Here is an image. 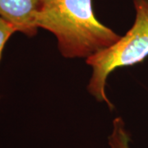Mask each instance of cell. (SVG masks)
I'll return each instance as SVG.
<instances>
[{
  "label": "cell",
  "instance_id": "6da1fadb",
  "mask_svg": "<svg viewBox=\"0 0 148 148\" xmlns=\"http://www.w3.org/2000/svg\"><path fill=\"white\" fill-rule=\"evenodd\" d=\"M37 25L53 34L65 58H86L120 38L95 15L92 0H43Z\"/></svg>",
  "mask_w": 148,
  "mask_h": 148
},
{
  "label": "cell",
  "instance_id": "7a4b0ae2",
  "mask_svg": "<svg viewBox=\"0 0 148 148\" xmlns=\"http://www.w3.org/2000/svg\"><path fill=\"white\" fill-rule=\"evenodd\" d=\"M136 17L132 27L116 42L86 58L91 67L87 90L99 102L113 109L106 92L110 74L119 68L142 63L148 56V0H133Z\"/></svg>",
  "mask_w": 148,
  "mask_h": 148
},
{
  "label": "cell",
  "instance_id": "3957f363",
  "mask_svg": "<svg viewBox=\"0 0 148 148\" xmlns=\"http://www.w3.org/2000/svg\"><path fill=\"white\" fill-rule=\"evenodd\" d=\"M42 4L43 0H0V18L10 24L16 32L35 36Z\"/></svg>",
  "mask_w": 148,
  "mask_h": 148
},
{
  "label": "cell",
  "instance_id": "277c9868",
  "mask_svg": "<svg viewBox=\"0 0 148 148\" xmlns=\"http://www.w3.org/2000/svg\"><path fill=\"white\" fill-rule=\"evenodd\" d=\"M130 136L125 128L124 122L120 117L113 122V131L109 137L110 148H130Z\"/></svg>",
  "mask_w": 148,
  "mask_h": 148
},
{
  "label": "cell",
  "instance_id": "5b68a950",
  "mask_svg": "<svg viewBox=\"0 0 148 148\" xmlns=\"http://www.w3.org/2000/svg\"><path fill=\"white\" fill-rule=\"evenodd\" d=\"M15 32V29L10 24L0 18V60L2 58V53L6 43L8 42L11 36Z\"/></svg>",
  "mask_w": 148,
  "mask_h": 148
}]
</instances>
